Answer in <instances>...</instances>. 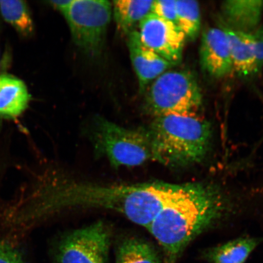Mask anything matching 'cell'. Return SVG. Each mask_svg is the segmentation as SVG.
Instances as JSON below:
<instances>
[{
	"label": "cell",
	"mask_w": 263,
	"mask_h": 263,
	"mask_svg": "<svg viewBox=\"0 0 263 263\" xmlns=\"http://www.w3.org/2000/svg\"><path fill=\"white\" fill-rule=\"evenodd\" d=\"M147 129L153 160L167 166L182 167L199 163L210 150L211 124L197 114L154 118Z\"/></svg>",
	"instance_id": "obj_3"
},
{
	"label": "cell",
	"mask_w": 263,
	"mask_h": 263,
	"mask_svg": "<svg viewBox=\"0 0 263 263\" xmlns=\"http://www.w3.org/2000/svg\"><path fill=\"white\" fill-rule=\"evenodd\" d=\"M202 104L198 82L189 71L164 72L148 91L146 112L154 118L169 115L197 114Z\"/></svg>",
	"instance_id": "obj_5"
},
{
	"label": "cell",
	"mask_w": 263,
	"mask_h": 263,
	"mask_svg": "<svg viewBox=\"0 0 263 263\" xmlns=\"http://www.w3.org/2000/svg\"><path fill=\"white\" fill-rule=\"evenodd\" d=\"M115 263H163V256L150 241L130 236L118 242Z\"/></svg>",
	"instance_id": "obj_14"
},
{
	"label": "cell",
	"mask_w": 263,
	"mask_h": 263,
	"mask_svg": "<svg viewBox=\"0 0 263 263\" xmlns=\"http://www.w3.org/2000/svg\"><path fill=\"white\" fill-rule=\"evenodd\" d=\"M127 46L141 93L151 81L175 65L146 47L141 42L138 31L134 30L127 34Z\"/></svg>",
	"instance_id": "obj_10"
},
{
	"label": "cell",
	"mask_w": 263,
	"mask_h": 263,
	"mask_svg": "<svg viewBox=\"0 0 263 263\" xmlns=\"http://www.w3.org/2000/svg\"><path fill=\"white\" fill-rule=\"evenodd\" d=\"M251 34L254 43L256 73L258 74L263 68V26Z\"/></svg>",
	"instance_id": "obj_21"
},
{
	"label": "cell",
	"mask_w": 263,
	"mask_h": 263,
	"mask_svg": "<svg viewBox=\"0 0 263 263\" xmlns=\"http://www.w3.org/2000/svg\"><path fill=\"white\" fill-rule=\"evenodd\" d=\"M62 14L76 45L88 57H100L112 14L111 3L103 0H72Z\"/></svg>",
	"instance_id": "obj_6"
},
{
	"label": "cell",
	"mask_w": 263,
	"mask_h": 263,
	"mask_svg": "<svg viewBox=\"0 0 263 263\" xmlns=\"http://www.w3.org/2000/svg\"><path fill=\"white\" fill-rule=\"evenodd\" d=\"M90 138L97 155L106 158L115 168L140 166L153 160L147 129H127L97 117L92 123Z\"/></svg>",
	"instance_id": "obj_4"
},
{
	"label": "cell",
	"mask_w": 263,
	"mask_h": 263,
	"mask_svg": "<svg viewBox=\"0 0 263 263\" xmlns=\"http://www.w3.org/2000/svg\"><path fill=\"white\" fill-rule=\"evenodd\" d=\"M223 21L232 30L251 34L258 28L263 13L261 0H229L222 3Z\"/></svg>",
	"instance_id": "obj_11"
},
{
	"label": "cell",
	"mask_w": 263,
	"mask_h": 263,
	"mask_svg": "<svg viewBox=\"0 0 263 263\" xmlns=\"http://www.w3.org/2000/svg\"><path fill=\"white\" fill-rule=\"evenodd\" d=\"M0 12L3 19L18 34L28 37L34 30V25L28 5L21 0L0 1Z\"/></svg>",
	"instance_id": "obj_17"
},
{
	"label": "cell",
	"mask_w": 263,
	"mask_h": 263,
	"mask_svg": "<svg viewBox=\"0 0 263 263\" xmlns=\"http://www.w3.org/2000/svg\"><path fill=\"white\" fill-rule=\"evenodd\" d=\"M0 263H24L21 252L10 243L0 241Z\"/></svg>",
	"instance_id": "obj_20"
},
{
	"label": "cell",
	"mask_w": 263,
	"mask_h": 263,
	"mask_svg": "<svg viewBox=\"0 0 263 263\" xmlns=\"http://www.w3.org/2000/svg\"><path fill=\"white\" fill-rule=\"evenodd\" d=\"M72 0H59V1H50L49 3L61 13L64 12L70 5Z\"/></svg>",
	"instance_id": "obj_22"
},
{
	"label": "cell",
	"mask_w": 263,
	"mask_h": 263,
	"mask_svg": "<svg viewBox=\"0 0 263 263\" xmlns=\"http://www.w3.org/2000/svg\"><path fill=\"white\" fill-rule=\"evenodd\" d=\"M261 241L258 238H239L205 250L203 258L209 263H245Z\"/></svg>",
	"instance_id": "obj_15"
},
{
	"label": "cell",
	"mask_w": 263,
	"mask_h": 263,
	"mask_svg": "<svg viewBox=\"0 0 263 263\" xmlns=\"http://www.w3.org/2000/svg\"><path fill=\"white\" fill-rule=\"evenodd\" d=\"M177 25L186 39L195 41L201 27V15L199 3L194 0H177Z\"/></svg>",
	"instance_id": "obj_18"
},
{
	"label": "cell",
	"mask_w": 263,
	"mask_h": 263,
	"mask_svg": "<svg viewBox=\"0 0 263 263\" xmlns=\"http://www.w3.org/2000/svg\"><path fill=\"white\" fill-rule=\"evenodd\" d=\"M179 187L163 182L103 185L48 179L20 200L11 218L15 225L29 226L65 210L93 209L120 213L147 229Z\"/></svg>",
	"instance_id": "obj_1"
},
{
	"label": "cell",
	"mask_w": 263,
	"mask_h": 263,
	"mask_svg": "<svg viewBox=\"0 0 263 263\" xmlns=\"http://www.w3.org/2000/svg\"><path fill=\"white\" fill-rule=\"evenodd\" d=\"M30 98L24 82L11 75H0V117H18L28 108Z\"/></svg>",
	"instance_id": "obj_12"
},
{
	"label": "cell",
	"mask_w": 263,
	"mask_h": 263,
	"mask_svg": "<svg viewBox=\"0 0 263 263\" xmlns=\"http://www.w3.org/2000/svg\"><path fill=\"white\" fill-rule=\"evenodd\" d=\"M200 62L203 70L220 78L233 70L229 42L222 29L209 28L203 31L200 47Z\"/></svg>",
	"instance_id": "obj_9"
},
{
	"label": "cell",
	"mask_w": 263,
	"mask_h": 263,
	"mask_svg": "<svg viewBox=\"0 0 263 263\" xmlns=\"http://www.w3.org/2000/svg\"><path fill=\"white\" fill-rule=\"evenodd\" d=\"M151 12L177 25L176 1L157 0L154 1Z\"/></svg>",
	"instance_id": "obj_19"
},
{
	"label": "cell",
	"mask_w": 263,
	"mask_h": 263,
	"mask_svg": "<svg viewBox=\"0 0 263 263\" xmlns=\"http://www.w3.org/2000/svg\"><path fill=\"white\" fill-rule=\"evenodd\" d=\"M142 44L174 65L182 61L185 36L178 26L150 12L139 24Z\"/></svg>",
	"instance_id": "obj_8"
},
{
	"label": "cell",
	"mask_w": 263,
	"mask_h": 263,
	"mask_svg": "<svg viewBox=\"0 0 263 263\" xmlns=\"http://www.w3.org/2000/svg\"><path fill=\"white\" fill-rule=\"evenodd\" d=\"M224 206L215 187L180 185L147 228L162 249L163 263H176L190 243L221 216Z\"/></svg>",
	"instance_id": "obj_2"
},
{
	"label": "cell",
	"mask_w": 263,
	"mask_h": 263,
	"mask_svg": "<svg viewBox=\"0 0 263 263\" xmlns=\"http://www.w3.org/2000/svg\"><path fill=\"white\" fill-rule=\"evenodd\" d=\"M111 230L98 221L65 234L55 245L53 263H109Z\"/></svg>",
	"instance_id": "obj_7"
},
{
	"label": "cell",
	"mask_w": 263,
	"mask_h": 263,
	"mask_svg": "<svg viewBox=\"0 0 263 263\" xmlns=\"http://www.w3.org/2000/svg\"><path fill=\"white\" fill-rule=\"evenodd\" d=\"M228 36L233 70L240 77L256 74L255 54L252 34L232 30L222 27Z\"/></svg>",
	"instance_id": "obj_13"
},
{
	"label": "cell",
	"mask_w": 263,
	"mask_h": 263,
	"mask_svg": "<svg viewBox=\"0 0 263 263\" xmlns=\"http://www.w3.org/2000/svg\"><path fill=\"white\" fill-rule=\"evenodd\" d=\"M154 1L119 0L113 2L114 18L118 29L127 35L152 11Z\"/></svg>",
	"instance_id": "obj_16"
}]
</instances>
